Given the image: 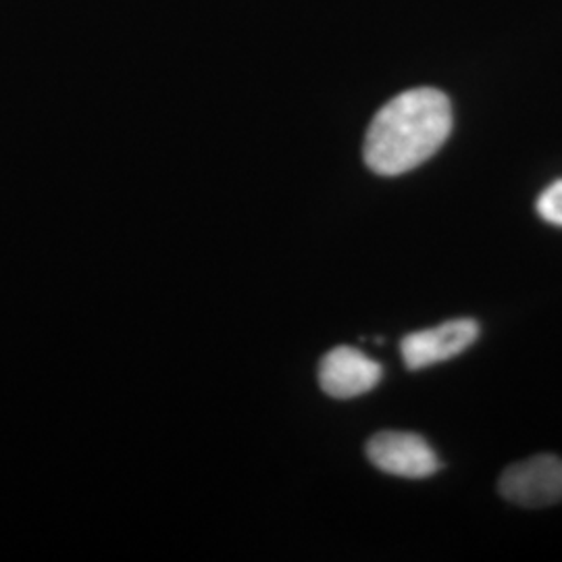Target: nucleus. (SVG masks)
<instances>
[{
	"mask_svg": "<svg viewBox=\"0 0 562 562\" xmlns=\"http://www.w3.org/2000/svg\"><path fill=\"white\" fill-rule=\"evenodd\" d=\"M367 457L383 473L423 480L440 469V459L434 448L417 434L382 431L367 443Z\"/></svg>",
	"mask_w": 562,
	"mask_h": 562,
	"instance_id": "nucleus-3",
	"label": "nucleus"
},
{
	"mask_svg": "<svg viewBox=\"0 0 562 562\" xmlns=\"http://www.w3.org/2000/svg\"><path fill=\"white\" fill-rule=\"evenodd\" d=\"M452 132V106L436 88H415L387 102L364 138V162L385 178L402 176L431 159Z\"/></svg>",
	"mask_w": 562,
	"mask_h": 562,
	"instance_id": "nucleus-1",
	"label": "nucleus"
},
{
	"mask_svg": "<svg viewBox=\"0 0 562 562\" xmlns=\"http://www.w3.org/2000/svg\"><path fill=\"white\" fill-rule=\"evenodd\" d=\"M538 213L543 222L562 225V180L554 181L538 199Z\"/></svg>",
	"mask_w": 562,
	"mask_h": 562,
	"instance_id": "nucleus-6",
	"label": "nucleus"
},
{
	"mask_svg": "<svg viewBox=\"0 0 562 562\" xmlns=\"http://www.w3.org/2000/svg\"><path fill=\"white\" fill-rule=\"evenodd\" d=\"M382 375L380 362L371 361L361 350L350 346H338L329 350L319 367L323 392L338 401L357 398L371 392Z\"/></svg>",
	"mask_w": 562,
	"mask_h": 562,
	"instance_id": "nucleus-5",
	"label": "nucleus"
},
{
	"mask_svg": "<svg viewBox=\"0 0 562 562\" xmlns=\"http://www.w3.org/2000/svg\"><path fill=\"white\" fill-rule=\"evenodd\" d=\"M498 490L508 503L525 508L562 503V459L554 454H538L515 462L504 471Z\"/></svg>",
	"mask_w": 562,
	"mask_h": 562,
	"instance_id": "nucleus-2",
	"label": "nucleus"
},
{
	"mask_svg": "<svg viewBox=\"0 0 562 562\" xmlns=\"http://www.w3.org/2000/svg\"><path fill=\"white\" fill-rule=\"evenodd\" d=\"M480 336V325L473 319H452L434 329L406 336L401 344L402 359L411 371L450 361L464 352Z\"/></svg>",
	"mask_w": 562,
	"mask_h": 562,
	"instance_id": "nucleus-4",
	"label": "nucleus"
}]
</instances>
